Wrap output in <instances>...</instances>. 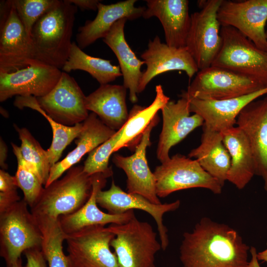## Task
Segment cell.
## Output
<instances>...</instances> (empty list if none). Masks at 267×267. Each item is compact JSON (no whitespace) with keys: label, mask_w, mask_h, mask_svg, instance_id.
Instances as JSON below:
<instances>
[{"label":"cell","mask_w":267,"mask_h":267,"mask_svg":"<svg viewBox=\"0 0 267 267\" xmlns=\"http://www.w3.org/2000/svg\"><path fill=\"white\" fill-rule=\"evenodd\" d=\"M250 249L237 230L203 217L183 233L179 259L182 267H247Z\"/></svg>","instance_id":"6da1fadb"},{"label":"cell","mask_w":267,"mask_h":267,"mask_svg":"<svg viewBox=\"0 0 267 267\" xmlns=\"http://www.w3.org/2000/svg\"><path fill=\"white\" fill-rule=\"evenodd\" d=\"M77 7L68 0H57L32 29L35 59L62 69L72 44L71 38Z\"/></svg>","instance_id":"7a4b0ae2"},{"label":"cell","mask_w":267,"mask_h":267,"mask_svg":"<svg viewBox=\"0 0 267 267\" xmlns=\"http://www.w3.org/2000/svg\"><path fill=\"white\" fill-rule=\"evenodd\" d=\"M92 184V177L84 171L83 165L73 166L61 178L44 187L30 211L34 216L55 218L74 213L89 200Z\"/></svg>","instance_id":"3957f363"},{"label":"cell","mask_w":267,"mask_h":267,"mask_svg":"<svg viewBox=\"0 0 267 267\" xmlns=\"http://www.w3.org/2000/svg\"><path fill=\"white\" fill-rule=\"evenodd\" d=\"M107 227L115 235L110 246L119 267H155V255L162 246L149 223L134 216L126 223H112Z\"/></svg>","instance_id":"277c9868"},{"label":"cell","mask_w":267,"mask_h":267,"mask_svg":"<svg viewBox=\"0 0 267 267\" xmlns=\"http://www.w3.org/2000/svg\"><path fill=\"white\" fill-rule=\"evenodd\" d=\"M221 48L212 65L251 77L267 88V51L236 29L221 26Z\"/></svg>","instance_id":"5b68a950"},{"label":"cell","mask_w":267,"mask_h":267,"mask_svg":"<svg viewBox=\"0 0 267 267\" xmlns=\"http://www.w3.org/2000/svg\"><path fill=\"white\" fill-rule=\"evenodd\" d=\"M24 199L0 213V255L10 267L26 250L40 248L42 233Z\"/></svg>","instance_id":"8992f818"},{"label":"cell","mask_w":267,"mask_h":267,"mask_svg":"<svg viewBox=\"0 0 267 267\" xmlns=\"http://www.w3.org/2000/svg\"><path fill=\"white\" fill-rule=\"evenodd\" d=\"M196 74L187 90L182 92L180 97L224 100L247 95L265 88L251 77L217 66L211 65Z\"/></svg>","instance_id":"52a82bcc"},{"label":"cell","mask_w":267,"mask_h":267,"mask_svg":"<svg viewBox=\"0 0 267 267\" xmlns=\"http://www.w3.org/2000/svg\"><path fill=\"white\" fill-rule=\"evenodd\" d=\"M157 166L153 172L156 192L165 198L178 190L203 188L221 194L222 186L206 172L196 160L177 154Z\"/></svg>","instance_id":"ba28073f"},{"label":"cell","mask_w":267,"mask_h":267,"mask_svg":"<svg viewBox=\"0 0 267 267\" xmlns=\"http://www.w3.org/2000/svg\"><path fill=\"white\" fill-rule=\"evenodd\" d=\"M222 1H198L201 9L190 14L191 23L186 47L199 70L212 65L222 47L221 26L217 13Z\"/></svg>","instance_id":"9c48e42d"},{"label":"cell","mask_w":267,"mask_h":267,"mask_svg":"<svg viewBox=\"0 0 267 267\" xmlns=\"http://www.w3.org/2000/svg\"><path fill=\"white\" fill-rule=\"evenodd\" d=\"M0 72L11 73L35 60L33 41L25 31L12 0L0 2Z\"/></svg>","instance_id":"30bf717a"},{"label":"cell","mask_w":267,"mask_h":267,"mask_svg":"<svg viewBox=\"0 0 267 267\" xmlns=\"http://www.w3.org/2000/svg\"><path fill=\"white\" fill-rule=\"evenodd\" d=\"M107 226L93 225L68 235V256L72 267H119L111 249L115 237Z\"/></svg>","instance_id":"8fae6325"},{"label":"cell","mask_w":267,"mask_h":267,"mask_svg":"<svg viewBox=\"0 0 267 267\" xmlns=\"http://www.w3.org/2000/svg\"><path fill=\"white\" fill-rule=\"evenodd\" d=\"M217 17L221 26L233 27L267 51V0H222Z\"/></svg>","instance_id":"7c38bea8"},{"label":"cell","mask_w":267,"mask_h":267,"mask_svg":"<svg viewBox=\"0 0 267 267\" xmlns=\"http://www.w3.org/2000/svg\"><path fill=\"white\" fill-rule=\"evenodd\" d=\"M86 97L75 79L62 72L52 89L37 98L41 107L52 119L73 126L83 123L89 115L85 105Z\"/></svg>","instance_id":"4fadbf2b"},{"label":"cell","mask_w":267,"mask_h":267,"mask_svg":"<svg viewBox=\"0 0 267 267\" xmlns=\"http://www.w3.org/2000/svg\"><path fill=\"white\" fill-rule=\"evenodd\" d=\"M62 73L60 69L37 60L13 72H0V101L14 96L43 97L56 86Z\"/></svg>","instance_id":"5bb4252c"},{"label":"cell","mask_w":267,"mask_h":267,"mask_svg":"<svg viewBox=\"0 0 267 267\" xmlns=\"http://www.w3.org/2000/svg\"><path fill=\"white\" fill-rule=\"evenodd\" d=\"M96 202L98 205L111 214H121L134 209L147 213L156 223L162 250L165 251L168 247L169 244L168 229L163 223V216L167 212L178 209L180 205V200L155 204L141 195L125 192L112 180L109 189L98 191Z\"/></svg>","instance_id":"9a60e30c"},{"label":"cell","mask_w":267,"mask_h":267,"mask_svg":"<svg viewBox=\"0 0 267 267\" xmlns=\"http://www.w3.org/2000/svg\"><path fill=\"white\" fill-rule=\"evenodd\" d=\"M159 121L157 114L145 130L133 154L124 156L115 153L112 158L115 165L123 170L127 176V192L141 195L155 204L161 202L156 194L154 176L148 165L146 152L147 147L151 145V132Z\"/></svg>","instance_id":"2e32d148"},{"label":"cell","mask_w":267,"mask_h":267,"mask_svg":"<svg viewBox=\"0 0 267 267\" xmlns=\"http://www.w3.org/2000/svg\"><path fill=\"white\" fill-rule=\"evenodd\" d=\"M146 69L142 72L138 87V94L156 76L165 72L181 70L191 79L199 71L193 58L186 47L170 46L161 42L158 36L149 41L147 48L140 55Z\"/></svg>","instance_id":"e0dca14e"},{"label":"cell","mask_w":267,"mask_h":267,"mask_svg":"<svg viewBox=\"0 0 267 267\" xmlns=\"http://www.w3.org/2000/svg\"><path fill=\"white\" fill-rule=\"evenodd\" d=\"M163 126L156 150L161 163L170 157L171 148L183 140L197 128L203 126V119L198 114L190 115L189 100L181 97L178 101L169 100L161 109Z\"/></svg>","instance_id":"ac0fdd59"},{"label":"cell","mask_w":267,"mask_h":267,"mask_svg":"<svg viewBox=\"0 0 267 267\" xmlns=\"http://www.w3.org/2000/svg\"><path fill=\"white\" fill-rule=\"evenodd\" d=\"M236 124L248 138L255 160L256 175L263 178L267 191V95L245 106Z\"/></svg>","instance_id":"d6986e66"},{"label":"cell","mask_w":267,"mask_h":267,"mask_svg":"<svg viewBox=\"0 0 267 267\" xmlns=\"http://www.w3.org/2000/svg\"><path fill=\"white\" fill-rule=\"evenodd\" d=\"M265 94H267V88L247 95L224 100L187 99L189 101L190 112L198 114L203 119V126L221 133L234 127L242 109Z\"/></svg>","instance_id":"ffe728a7"},{"label":"cell","mask_w":267,"mask_h":267,"mask_svg":"<svg viewBox=\"0 0 267 267\" xmlns=\"http://www.w3.org/2000/svg\"><path fill=\"white\" fill-rule=\"evenodd\" d=\"M92 191L85 204L77 211L59 217L60 225L67 235L93 225L105 226L107 224H123L135 216L134 210L121 214H111L101 211L98 207L96 196L105 186L108 177L102 173L92 175Z\"/></svg>","instance_id":"44dd1931"},{"label":"cell","mask_w":267,"mask_h":267,"mask_svg":"<svg viewBox=\"0 0 267 267\" xmlns=\"http://www.w3.org/2000/svg\"><path fill=\"white\" fill-rule=\"evenodd\" d=\"M142 14L145 19L153 16L160 20L166 44L175 47H186L191 17L187 0H147Z\"/></svg>","instance_id":"7402d4cb"},{"label":"cell","mask_w":267,"mask_h":267,"mask_svg":"<svg viewBox=\"0 0 267 267\" xmlns=\"http://www.w3.org/2000/svg\"><path fill=\"white\" fill-rule=\"evenodd\" d=\"M136 0H127L111 4L100 2L97 13L93 20L87 21L79 27L76 35V44L82 49L96 40L104 38L113 25L122 18L134 20L142 16L145 7H135Z\"/></svg>","instance_id":"603a6c76"},{"label":"cell","mask_w":267,"mask_h":267,"mask_svg":"<svg viewBox=\"0 0 267 267\" xmlns=\"http://www.w3.org/2000/svg\"><path fill=\"white\" fill-rule=\"evenodd\" d=\"M117 131L104 124L92 112L83 122V128L75 140L76 147L68 153L61 161L54 164L50 169L46 187L59 179L62 174L78 163L87 153L111 137Z\"/></svg>","instance_id":"cb8c5ba5"},{"label":"cell","mask_w":267,"mask_h":267,"mask_svg":"<svg viewBox=\"0 0 267 267\" xmlns=\"http://www.w3.org/2000/svg\"><path fill=\"white\" fill-rule=\"evenodd\" d=\"M126 94L127 89L123 85H102L86 97L85 105L104 124L117 131L124 126L129 117Z\"/></svg>","instance_id":"d4e9b609"},{"label":"cell","mask_w":267,"mask_h":267,"mask_svg":"<svg viewBox=\"0 0 267 267\" xmlns=\"http://www.w3.org/2000/svg\"><path fill=\"white\" fill-rule=\"evenodd\" d=\"M128 19L122 18L116 22L103 39L117 57L123 77V86L129 90L132 103L138 100V87L144 61L139 59L128 44L124 35V27Z\"/></svg>","instance_id":"484cf974"},{"label":"cell","mask_w":267,"mask_h":267,"mask_svg":"<svg viewBox=\"0 0 267 267\" xmlns=\"http://www.w3.org/2000/svg\"><path fill=\"white\" fill-rule=\"evenodd\" d=\"M221 133L231 160L227 180L238 189H242L256 175L255 162L249 142L237 126Z\"/></svg>","instance_id":"4316f807"},{"label":"cell","mask_w":267,"mask_h":267,"mask_svg":"<svg viewBox=\"0 0 267 267\" xmlns=\"http://www.w3.org/2000/svg\"><path fill=\"white\" fill-rule=\"evenodd\" d=\"M201 167L223 187L230 166V156L222 141L221 133L203 126L201 143L189 153Z\"/></svg>","instance_id":"83f0119b"},{"label":"cell","mask_w":267,"mask_h":267,"mask_svg":"<svg viewBox=\"0 0 267 267\" xmlns=\"http://www.w3.org/2000/svg\"><path fill=\"white\" fill-rule=\"evenodd\" d=\"M154 100L147 107L134 105L129 113L128 120L122 128L121 138L113 149V153L123 147L134 151L149 125L159 110L170 100L164 93L162 86L155 87Z\"/></svg>","instance_id":"f1b7e54d"},{"label":"cell","mask_w":267,"mask_h":267,"mask_svg":"<svg viewBox=\"0 0 267 267\" xmlns=\"http://www.w3.org/2000/svg\"><path fill=\"white\" fill-rule=\"evenodd\" d=\"M13 104L20 109L28 107L39 112L50 124L52 140L46 151L52 167L58 162L65 148L79 135L83 128V123L67 126L57 122L47 115L40 106L37 97L32 95L17 96Z\"/></svg>","instance_id":"f546056e"},{"label":"cell","mask_w":267,"mask_h":267,"mask_svg":"<svg viewBox=\"0 0 267 267\" xmlns=\"http://www.w3.org/2000/svg\"><path fill=\"white\" fill-rule=\"evenodd\" d=\"M33 216L42 233L41 250L48 267H72L68 256L63 251V243L68 235L63 230L59 218Z\"/></svg>","instance_id":"4dcf8cb0"},{"label":"cell","mask_w":267,"mask_h":267,"mask_svg":"<svg viewBox=\"0 0 267 267\" xmlns=\"http://www.w3.org/2000/svg\"><path fill=\"white\" fill-rule=\"evenodd\" d=\"M62 69L66 73L76 70L86 71L100 85L108 84L122 76L119 66L112 64L110 60L88 55L75 42Z\"/></svg>","instance_id":"1f68e13d"},{"label":"cell","mask_w":267,"mask_h":267,"mask_svg":"<svg viewBox=\"0 0 267 267\" xmlns=\"http://www.w3.org/2000/svg\"><path fill=\"white\" fill-rule=\"evenodd\" d=\"M14 127L21 141L20 147L23 158L36 172L44 186L51 167L47 151L27 128H19L16 125Z\"/></svg>","instance_id":"d6a6232c"},{"label":"cell","mask_w":267,"mask_h":267,"mask_svg":"<svg viewBox=\"0 0 267 267\" xmlns=\"http://www.w3.org/2000/svg\"><path fill=\"white\" fill-rule=\"evenodd\" d=\"M11 146L17 162L14 176L16 183L23 193V199L31 208L41 195L44 185L36 172L23 158L20 146L14 143H11Z\"/></svg>","instance_id":"836d02e7"},{"label":"cell","mask_w":267,"mask_h":267,"mask_svg":"<svg viewBox=\"0 0 267 267\" xmlns=\"http://www.w3.org/2000/svg\"><path fill=\"white\" fill-rule=\"evenodd\" d=\"M122 133L121 128L111 137L89 153L83 165L86 173L89 176L102 173L108 178L113 175L112 168L109 166V160L113 153L114 148L121 138Z\"/></svg>","instance_id":"e575fe53"},{"label":"cell","mask_w":267,"mask_h":267,"mask_svg":"<svg viewBox=\"0 0 267 267\" xmlns=\"http://www.w3.org/2000/svg\"><path fill=\"white\" fill-rule=\"evenodd\" d=\"M17 14L28 35L38 19L51 8L57 0H12Z\"/></svg>","instance_id":"d590c367"},{"label":"cell","mask_w":267,"mask_h":267,"mask_svg":"<svg viewBox=\"0 0 267 267\" xmlns=\"http://www.w3.org/2000/svg\"><path fill=\"white\" fill-rule=\"evenodd\" d=\"M23 253L26 259V267H48L40 248L28 249Z\"/></svg>","instance_id":"8d00e7d4"},{"label":"cell","mask_w":267,"mask_h":267,"mask_svg":"<svg viewBox=\"0 0 267 267\" xmlns=\"http://www.w3.org/2000/svg\"><path fill=\"white\" fill-rule=\"evenodd\" d=\"M21 200L17 190L9 192H0V213H1L17 202Z\"/></svg>","instance_id":"74e56055"},{"label":"cell","mask_w":267,"mask_h":267,"mask_svg":"<svg viewBox=\"0 0 267 267\" xmlns=\"http://www.w3.org/2000/svg\"><path fill=\"white\" fill-rule=\"evenodd\" d=\"M18 188L14 176L10 175L5 170H0V191L9 192Z\"/></svg>","instance_id":"f35d334b"},{"label":"cell","mask_w":267,"mask_h":267,"mask_svg":"<svg viewBox=\"0 0 267 267\" xmlns=\"http://www.w3.org/2000/svg\"><path fill=\"white\" fill-rule=\"evenodd\" d=\"M70 2L82 10H97L100 0H68Z\"/></svg>","instance_id":"ab89813d"},{"label":"cell","mask_w":267,"mask_h":267,"mask_svg":"<svg viewBox=\"0 0 267 267\" xmlns=\"http://www.w3.org/2000/svg\"><path fill=\"white\" fill-rule=\"evenodd\" d=\"M7 146L1 137L0 139V166L1 169L5 170L7 168L6 163L7 157Z\"/></svg>","instance_id":"60d3db41"},{"label":"cell","mask_w":267,"mask_h":267,"mask_svg":"<svg viewBox=\"0 0 267 267\" xmlns=\"http://www.w3.org/2000/svg\"><path fill=\"white\" fill-rule=\"evenodd\" d=\"M250 253L251 258L249 262L247 267H261L257 259L258 252L256 248L255 247L251 246L250 249Z\"/></svg>","instance_id":"b9f144b4"},{"label":"cell","mask_w":267,"mask_h":267,"mask_svg":"<svg viewBox=\"0 0 267 267\" xmlns=\"http://www.w3.org/2000/svg\"><path fill=\"white\" fill-rule=\"evenodd\" d=\"M257 259L259 261H262L267 264V249L257 253Z\"/></svg>","instance_id":"7bdbcfd3"},{"label":"cell","mask_w":267,"mask_h":267,"mask_svg":"<svg viewBox=\"0 0 267 267\" xmlns=\"http://www.w3.org/2000/svg\"><path fill=\"white\" fill-rule=\"evenodd\" d=\"M10 267H26V266L23 265L21 258L14 262Z\"/></svg>","instance_id":"ee69618b"},{"label":"cell","mask_w":267,"mask_h":267,"mask_svg":"<svg viewBox=\"0 0 267 267\" xmlns=\"http://www.w3.org/2000/svg\"><path fill=\"white\" fill-rule=\"evenodd\" d=\"M266 36H267V31H266Z\"/></svg>","instance_id":"f6af8a7d"}]
</instances>
